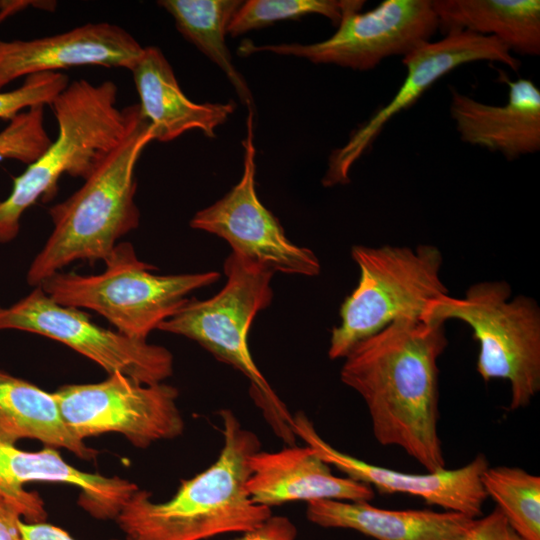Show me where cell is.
Returning a JSON list of instances; mask_svg holds the SVG:
<instances>
[{"label": "cell", "instance_id": "cell-1", "mask_svg": "<svg viewBox=\"0 0 540 540\" xmlns=\"http://www.w3.org/2000/svg\"><path fill=\"white\" fill-rule=\"evenodd\" d=\"M445 322L402 316L343 358V384L364 400L376 441L402 448L428 472L445 469L438 434L437 360Z\"/></svg>", "mask_w": 540, "mask_h": 540}, {"label": "cell", "instance_id": "cell-2", "mask_svg": "<svg viewBox=\"0 0 540 540\" xmlns=\"http://www.w3.org/2000/svg\"><path fill=\"white\" fill-rule=\"evenodd\" d=\"M223 445L217 459L181 480L166 501L136 490L115 519L126 540H207L248 531L272 512L252 501L246 490L248 459L260 450L258 437L229 409L219 412Z\"/></svg>", "mask_w": 540, "mask_h": 540}, {"label": "cell", "instance_id": "cell-3", "mask_svg": "<svg viewBox=\"0 0 540 540\" xmlns=\"http://www.w3.org/2000/svg\"><path fill=\"white\" fill-rule=\"evenodd\" d=\"M128 108L121 142L74 194L49 209L53 230L29 266V285L38 286L75 261L104 262L117 241L138 227L135 168L153 134L139 104Z\"/></svg>", "mask_w": 540, "mask_h": 540}, {"label": "cell", "instance_id": "cell-4", "mask_svg": "<svg viewBox=\"0 0 540 540\" xmlns=\"http://www.w3.org/2000/svg\"><path fill=\"white\" fill-rule=\"evenodd\" d=\"M112 81H73L49 105L58 134L44 153L13 179L11 193L0 200V243L16 238L23 213L38 199H51L64 174L86 180L124 137L129 108L116 105Z\"/></svg>", "mask_w": 540, "mask_h": 540}, {"label": "cell", "instance_id": "cell-5", "mask_svg": "<svg viewBox=\"0 0 540 540\" xmlns=\"http://www.w3.org/2000/svg\"><path fill=\"white\" fill-rule=\"evenodd\" d=\"M226 283L213 297L188 301L158 330L189 338L218 360L239 370L263 416L287 445H294L292 414L255 364L248 346L252 321L272 301L273 271L231 252L224 262Z\"/></svg>", "mask_w": 540, "mask_h": 540}, {"label": "cell", "instance_id": "cell-6", "mask_svg": "<svg viewBox=\"0 0 540 540\" xmlns=\"http://www.w3.org/2000/svg\"><path fill=\"white\" fill-rule=\"evenodd\" d=\"M100 274L55 272L38 286L57 303L91 309L130 338L147 341L151 331L173 316L188 294L215 283L216 271L153 274L156 268L138 259L129 242L118 243Z\"/></svg>", "mask_w": 540, "mask_h": 540}, {"label": "cell", "instance_id": "cell-7", "mask_svg": "<svg viewBox=\"0 0 540 540\" xmlns=\"http://www.w3.org/2000/svg\"><path fill=\"white\" fill-rule=\"evenodd\" d=\"M505 281L471 285L462 298L444 295L427 306L422 320L463 321L479 344L477 372L488 382L510 384V410L528 406L540 390V308L525 295L511 299Z\"/></svg>", "mask_w": 540, "mask_h": 540}, {"label": "cell", "instance_id": "cell-8", "mask_svg": "<svg viewBox=\"0 0 540 540\" xmlns=\"http://www.w3.org/2000/svg\"><path fill=\"white\" fill-rule=\"evenodd\" d=\"M351 256L360 277L340 307V324L332 329V360L344 358L399 317L422 320L429 303L449 294L440 275L443 255L435 245H354Z\"/></svg>", "mask_w": 540, "mask_h": 540}, {"label": "cell", "instance_id": "cell-9", "mask_svg": "<svg viewBox=\"0 0 540 540\" xmlns=\"http://www.w3.org/2000/svg\"><path fill=\"white\" fill-rule=\"evenodd\" d=\"M364 3L345 0L336 32L323 41L266 45L245 41L237 51L242 56L271 52L362 71L373 69L384 58L410 54L429 43L439 28L431 0H385L360 12Z\"/></svg>", "mask_w": 540, "mask_h": 540}, {"label": "cell", "instance_id": "cell-10", "mask_svg": "<svg viewBox=\"0 0 540 540\" xmlns=\"http://www.w3.org/2000/svg\"><path fill=\"white\" fill-rule=\"evenodd\" d=\"M53 393L66 425L83 441L118 433L145 449L184 431L178 389L164 382L144 384L115 373L97 383L64 385Z\"/></svg>", "mask_w": 540, "mask_h": 540}, {"label": "cell", "instance_id": "cell-11", "mask_svg": "<svg viewBox=\"0 0 540 540\" xmlns=\"http://www.w3.org/2000/svg\"><path fill=\"white\" fill-rule=\"evenodd\" d=\"M35 333L65 344L103 368L144 384L173 374V355L163 346L101 327L79 308L54 301L40 286L10 307H0V330Z\"/></svg>", "mask_w": 540, "mask_h": 540}, {"label": "cell", "instance_id": "cell-12", "mask_svg": "<svg viewBox=\"0 0 540 540\" xmlns=\"http://www.w3.org/2000/svg\"><path fill=\"white\" fill-rule=\"evenodd\" d=\"M246 127L240 181L215 203L196 212L190 226L224 239L233 253L273 272L317 276L321 266L314 252L292 243L278 219L258 198L255 188L254 111L248 110Z\"/></svg>", "mask_w": 540, "mask_h": 540}, {"label": "cell", "instance_id": "cell-13", "mask_svg": "<svg viewBox=\"0 0 540 540\" xmlns=\"http://www.w3.org/2000/svg\"><path fill=\"white\" fill-rule=\"evenodd\" d=\"M402 60L407 69L402 85L385 106L351 134L344 146L332 152L322 179L325 187L349 183L352 165L371 146L387 122L416 103L445 74L476 61L500 62L514 71L520 66V61L497 38L470 31L449 32L443 39L421 46Z\"/></svg>", "mask_w": 540, "mask_h": 540}, {"label": "cell", "instance_id": "cell-14", "mask_svg": "<svg viewBox=\"0 0 540 540\" xmlns=\"http://www.w3.org/2000/svg\"><path fill=\"white\" fill-rule=\"evenodd\" d=\"M292 430L305 445L310 446L329 466H334L355 481L374 487L381 494L401 493L419 497L428 505L445 511L479 518L488 498L481 482L483 471L489 467L485 455L478 454L465 466L425 474L405 473L378 466L344 453L316 431L303 412L292 416Z\"/></svg>", "mask_w": 540, "mask_h": 540}, {"label": "cell", "instance_id": "cell-15", "mask_svg": "<svg viewBox=\"0 0 540 540\" xmlns=\"http://www.w3.org/2000/svg\"><path fill=\"white\" fill-rule=\"evenodd\" d=\"M30 482L64 483L78 488V504L98 520H115L139 489L125 478L77 469L55 448L44 446L39 451H25L0 436V495L16 507L23 521H46L43 499L37 492L24 488Z\"/></svg>", "mask_w": 540, "mask_h": 540}, {"label": "cell", "instance_id": "cell-16", "mask_svg": "<svg viewBox=\"0 0 540 540\" xmlns=\"http://www.w3.org/2000/svg\"><path fill=\"white\" fill-rule=\"evenodd\" d=\"M144 47L125 29L87 23L32 40H0V91L22 77L83 65L132 70Z\"/></svg>", "mask_w": 540, "mask_h": 540}, {"label": "cell", "instance_id": "cell-17", "mask_svg": "<svg viewBox=\"0 0 540 540\" xmlns=\"http://www.w3.org/2000/svg\"><path fill=\"white\" fill-rule=\"evenodd\" d=\"M248 466V495L268 508L295 501L370 502L375 496L369 485L334 475L308 445H287L275 452L258 450L250 455Z\"/></svg>", "mask_w": 540, "mask_h": 540}, {"label": "cell", "instance_id": "cell-18", "mask_svg": "<svg viewBox=\"0 0 540 540\" xmlns=\"http://www.w3.org/2000/svg\"><path fill=\"white\" fill-rule=\"evenodd\" d=\"M501 77L509 88L505 105L485 104L451 88L450 114L463 142L513 160L540 149V90L530 79Z\"/></svg>", "mask_w": 540, "mask_h": 540}, {"label": "cell", "instance_id": "cell-19", "mask_svg": "<svg viewBox=\"0 0 540 540\" xmlns=\"http://www.w3.org/2000/svg\"><path fill=\"white\" fill-rule=\"evenodd\" d=\"M131 72L140 109L152 128L153 141L169 142L192 129L214 138L216 128L235 110L233 101L196 103L190 100L158 47H144Z\"/></svg>", "mask_w": 540, "mask_h": 540}, {"label": "cell", "instance_id": "cell-20", "mask_svg": "<svg viewBox=\"0 0 540 540\" xmlns=\"http://www.w3.org/2000/svg\"><path fill=\"white\" fill-rule=\"evenodd\" d=\"M306 516L317 526L351 529L376 540H461L476 519L445 510H390L339 500L308 502Z\"/></svg>", "mask_w": 540, "mask_h": 540}, {"label": "cell", "instance_id": "cell-21", "mask_svg": "<svg viewBox=\"0 0 540 540\" xmlns=\"http://www.w3.org/2000/svg\"><path fill=\"white\" fill-rule=\"evenodd\" d=\"M0 436L16 443L33 439L44 446L65 449L83 460L98 451L66 425L54 393L0 370Z\"/></svg>", "mask_w": 540, "mask_h": 540}, {"label": "cell", "instance_id": "cell-22", "mask_svg": "<svg viewBox=\"0 0 540 540\" xmlns=\"http://www.w3.org/2000/svg\"><path fill=\"white\" fill-rule=\"evenodd\" d=\"M439 29L492 36L511 52L540 54L538 0H432Z\"/></svg>", "mask_w": 540, "mask_h": 540}, {"label": "cell", "instance_id": "cell-23", "mask_svg": "<svg viewBox=\"0 0 540 540\" xmlns=\"http://www.w3.org/2000/svg\"><path fill=\"white\" fill-rule=\"evenodd\" d=\"M240 0H160L159 6L174 19L177 30L226 75L240 101L255 111L252 93L232 62L225 36L241 6Z\"/></svg>", "mask_w": 540, "mask_h": 540}, {"label": "cell", "instance_id": "cell-24", "mask_svg": "<svg viewBox=\"0 0 540 540\" xmlns=\"http://www.w3.org/2000/svg\"><path fill=\"white\" fill-rule=\"evenodd\" d=\"M483 489L522 540H540V477L518 467L486 468Z\"/></svg>", "mask_w": 540, "mask_h": 540}, {"label": "cell", "instance_id": "cell-25", "mask_svg": "<svg viewBox=\"0 0 540 540\" xmlns=\"http://www.w3.org/2000/svg\"><path fill=\"white\" fill-rule=\"evenodd\" d=\"M344 1L336 0H248L243 2L232 17L227 34L239 36L275 22L298 19L309 14H319L338 25Z\"/></svg>", "mask_w": 540, "mask_h": 540}, {"label": "cell", "instance_id": "cell-26", "mask_svg": "<svg viewBox=\"0 0 540 540\" xmlns=\"http://www.w3.org/2000/svg\"><path fill=\"white\" fill-rule=\"evenodd\" d=\"M51 141L44 126V106H33L13 117L0 131V158L29 165L44 153Z\"/></svg>", "mask_w": 540, "mask_h": 540}, {"label": "cell", "instance_id": "cell-27", "mask_svg": "<svg viewBox=\"0 0 540 540\" xmlns=\"http://www.w3.org/2000/svg\"><path fill=\"white\" fill-rule=\"evenodd\" d=\"M68 84V77L61 72L29 75L20 87L0 91V118L11 120L23 109L50 105Z\"/></svg>", "mask_w": 540, "mask_h": 540}, {"label": "cell", "instance_id": "cell-28", "mask_svg": "<svg viewBox=\"0 0 540 540\" xmlns=\"http://www.w3.org/2000/svg\"><path fill=\"white\" fill-rule=\"evenodd\" d=\"M461 540H522L495 507L488 515L476 518Z\"/></svg>", "mask_w": 540, "mask_h": 540}, {"label": "cell", "instance_id": "cell-29", "mask_svg": "<svg viewBox=\"0 0 540 540\" xmlns=\"http://www.w3.org/2000/svg\"><path fill=\"white\" fill-rule=\"evenodd\" d=\"M297 528L285 516L270 515L254 528L231 540H296Z\"/></svg>", "mask_w": 540, "mask_h": 540}, {"label": "cell", "instance_id": "cell-30", "mask_svg": "<svg viewBox=\"0 0 540 540\" xmlns=\"http://www.w3.org/2000/svg\"><path fill=\"white\" fill-rule=\"evenodd\" d=\"M19 527L20 540H77L63 528L46 521L26 522L21 520Z\"/></svg>", "mask_w": 540, "mask_h": 540}, {"label": "cell", "instance_id": "cell-31", "mask_svg": "<svg viewBox=\"0 0 540 540\" xmlns=\"http://www.w3.org/2000/svg\"><path fill=\"white\" fill-rule=\"evenodd\" d=\"M19 511L0 495V540H20Z\"/></svg>", "mask_w": 540, "mask_h": 540}, {"label": "cell", "instance_id": "cell-32", "mask_svg": "<svg viewBox=\"0 0 540 540\" xmlns=\"http://www.w3.org/2000/svg\"><path fill=\"white\" fill-rule=\"evenodd\" d=\"M41 2L35 1H0V21L5 19L12 14L19 12L29 5L41 6L44 9H52V5H55V2H44L42 5H39Z\"/></svg>", "mask_w": 540, "mask_h": 540}]
</instances>
